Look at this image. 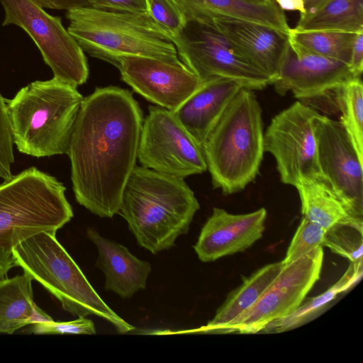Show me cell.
<instances>
[{
    "instance_id": "cell-36",
    "label": "cell",
    "mask_w": 363,
    "mask_h": 363,
    "mask_svg": "<svg viewBox=\"0 0 363 363\" xmlns=\"http://www.w3.org/2000/svg\"><path fill=\"white\" fill-rule=\"evenodd\" d=\"M17 267L12 250L0 247V281L7 278L9 271Z\"/></svg>"
},
{
    "instance_id": "cell-22",
    "label": "cell",
    "mask_w": 363,
    "mask_h": 363,
    "mask_svg": "<svg viewBox=\"0 0 363 363\" xmlns=\"http://www.w3.org/2000/svg\"><path fill=\"white\" fill-rule=\"evenodd\" d=\"M295 187L301 200L303 217L317 223L325 230L339 223L362 220L350 213L321 176L304 179Z\"/></svg>"
},
{
    "instance_id": "cell-26",
    "label": "cell",
    "mask_w": 363,
    "mask_h": 363,
    "mask_svg": "<svg viewBox=\"0 0 363 363\" xmlns=\"http://www.w3.org/2000/svg\"><path fill=\"white\" fill-rule=\"evenodd\" d=\"M340 111V122L363 160V85L356 77L333 90Z\"/></svg>"
},
{
    "instance_id": "cell-33",
    "label": "cell",
    "mask_w": 363,
    "mask_h": 363,
    "mask_svg": "<svg viewBox=\"0 0 363 363\" xmlns=\"http://www.w3.org/2000/svg\"><path fill=\"white\" fill-rule=\"evenodd\" d=\"M93 8L101 10L150 12L148 0H87Z\"/></svg>"
},
{
    "instance_id": "cell-34",
    "label": "cell",
    "mask_w": 363,
    "mask_h": 363,
    "mask_svg": "<svg viewBox=\"0 0 363 363\" xmlns=\"http://www.w3.org/2000/svg\"><path fill=\"white\" fill-rule=\"evenodd\" d=\"M349 65L357 77H361L363 71V31L356 34Z\"/></svg>"
},
{
    "instance_id": "cell-31",
    "label": "cell",
    "mask_w": 363,
    "mask_h": 363,
    "mask_svg": "<svg viewBox=\"0 0 363 363\" xmlns=\"http://www.w3.org/2000/svg\"><path fill=\"white\" fill-rule=\"evenodd\" d=\"M150 13L172 38L182 31L186 23L167 0H148Z\"/></svg>"
},
{
    "instance_id": "cell-25",
    "label": "cell",
    "mask_w": 363,
    "mask_h": 363,
    "mask_svg": "<svg viewBox=\"0 0 363 363\" xmlns=\"http://www.w3.org/2000/svg\"><path fill=\"white\" fill-rule=\"evenodd\" d=\"M362 274V260L351 262L344 275L322 294L301 303L291 314L269 324L264 330L281 332L293 328L312 318L336 298L338 294L352 286Z\"/></svg>"
},
{
    "instance_id": "cell-30",
    "label": "cell",
    "mask_w": 363,
    "mask_h": 363,
    "mask_svg": "<svg viewBox=\"0 0 363 363\" xmlns=\"http://www.w3.org/2000/svg\"><path fill=\"white\" fill-rule=\"evenodd\" d=\"M13 162V142L6 102L0 93V178L6 180L12 177Z\"/></svg>"
},
{
    "instance_id": "cell-8",
    "label": "cell",
    "mask_w": 363,
    "mask_h": 363,
    "mask_svg": "<svg viewBox=\"0 0 363 363\" xmlns=\"http://www.w3.org/2000/svg\"><path fill=\"white\" fill-rule=\"evenodd\" d=\"M172 41L179 60L201 82L225 77L252 91L271 84L269 79L250 63L212 21L187 22Z\"/></svg>"
},
{
    "instance_id": "cell-39",
    "label": "cell",
    "mask_w": 363,
    "mask_h": 363,
    "mask_svg": "<svg viewBox=\"0 0 363 363\" xmlns=\"http://www.w3.org/2000/svg\"><path fill=\"white\" fill-rule=\"evenodd\" d=\"M250 1H252V2H255V3H260V4H262V3H267L271 0H249Z\"/></svg>"
},
{
    "instance_id": "cell-15",
    "label": "cell",
    "mask_w": 363,
    "mask_h": 363,
    "mask_svg": "<svg viewBox=\"0 0 363 363\" xmlns=\"http://www.w3.org/2000/svg\"><path fill=\"white\" fill-rule=\"evenodd\" d=\"M349 65L308 51L289 40L277 77L272 82L281 96L291 91L299 99L323 96L356 78Z\"/></svg>"
},
{
    "instance_id": "cell-13",
    "label": "cell",
    "mask_w": 363,
    "mask_h": 363,
    "mask_svg": "<svg viewBox=\"0 0 363 363\" xmlns=\"http://www.w3.org/2000/svg\"><path fill=\"white\" fill-rule=\"evenodd\" d=\"M313 127L320 176L350 213L362 220L363 160L339 121L318 113Z\"/></svg>"
},
{
    "instance_id": "cell-6",
    "label": "cell",
    "mask_w": 363,
    "mask_h": 363,
    "mask_svg": "<svg viewBox=\"0 0 363 363\" xmlns=\"http://www.w3.org/2000/svg\"><path fill=\"white\" fill-rule=\"evenodd\" d=\"M12 252L17 267L57 298L65 311L78 317L98 315L110 322L119 333L134 329L96 292L55 234H35L13 247Z\"/></svg>"
},
{
    "instance_id": "cell-11",
    "label": "cell",
    "mask_w": 363,
    "mask_h": 363,
    "mask_svg": "<svg viewBox=\"0 0 363 363\" xmlns=\"http://www.w3.org/2000/svg\"><path fill=\"white\" fill-rule=\"evenodd\" d=\"M318 112L296 101L276 115L264 133V150L274 157L282 183L294 187L320 176L313 121Z\"/></svg>"
},
{
    "instance_id": "cell-19",
    "label": "cell",
    "mask_w": 363,
    "mask_h": 363,
    "mask_svg": "<svg viewBox=\"0 0 363 363\" xmlns=\"http://www.w3.org/2000/svg\"><path fill=\"white\" fill-rule=\"evenodd\" d=\"M242 86L225 77L203 82L172 113L189 133L203 144L223 112Z\"/></svg>"
},
{
    "instance_id": "cell-3",
    "label": "cell",
    "mask_w": 363,
    "mask_h": 363,
    "mask_svg": "<svg viewBox=\"0 0 363 363\" xmlns=\"http://www.w3.org/2000/svg\"><path fill=\"white\" fill-rule=\"evenodd\" d=\"M262 108L253 91L240 89L202 144L214 189L243 190L259 173L264 152Z\"/></svg>"
},
{
    "instance_id": "cell-28",
    "label": "cell",
    "mask_w": 363,
    "mask_h": 363,
    "mask_svg": "<svg viewBox=\"0 0 363 363\" xmlns=\"http://www.w3.org/2000/svg\"><path fill=\"white\" fill-rule=\"evenodd\" d=\"M362 220L334 225L326 230L324 246L350 262L362 260Z\"/></svg>"
},
{
    "instance_id": "cell-23",
    "label": "cell",
    "mask_w": 363,
    "mask_h": 363,
    "mask_svg": "<svg viewBox=\"0 0 363 363\" xmlns=\"http://www.w3.org/2000/svg\"><path fill=\"white\" fill-rule=\"evenodd\" d=\"M32 281L25 272L0 281V333L12 334L32 325L36 306Z\"/></svg>"
},
{
    "instance_id": "cell-20",
    "label": "cell",
    "mask_w": 363,
    "mask_h": 363,
    "mask_svg": "<svg viewBox=\"0 0 363 363\" xmlns=\"http://www.w3.org/2000/svg\"><path fill=\"white\" fill-rule=\"evenodd\" d=\"M87 236L97 247L96 267L105 274V289L122 298L131 297L146 287L151 264L133 255L125 246L104 238L94 229Z\"/></svg>"
},
{
    "instance_id": "cell-32",
    "label": "cell",
    "mask_w": 363,
    "mask_h": 363,
    "mask_svg": "<svg viewBox=\"0 0 363 363\" xmlns=\"http://www.w3.org/2000/svg\"><path fill=\"white\" fill-rule=\"evenodd\" d=\"M30 332L34 334H96V329L91 320L85 317L77 319L60 322L44 321L32 324Z\"/></svg>"
},
{
    "instance_id": "cell-2",
    "label": "cell",
    "mask_w": 363,
    "mask_h": 363,
    "mask_svg": "<svg viewBox=\"0 0 363 363\" xmlns=\"http://www.w3.org/2000/svg\"><path fill=\"white\" fill-rule=\"evenodd\" d=\"M199 208L184 178L135 166L125 185L118 213L138 245L157 254L187 233Z\"/></svg>"
},
{
    "instance_id": "cell-12",
    "label": "cell",
    "mask_w": 363,
    "mask_h": 363,
    "mask_svg": "<svg viewBox=\"0 0 363 363\" xmlns=\"http://www.w3.org/2000/svg\"><path fill=\"white\" fill-rule=\"evenodd\" d=\"M323 254V248L320 246L284 264L256 304L226 333H257L271 323L294 312L319 279Z\"/></svg>"
},
{
    "instance_id": "cell-5",
    "label": "cell",
    "mask_w": 363,
    "mask_h": 363,
    "mask_svg": "<svg viewBox=\"0 0 363 363\" xmlns=\"http://www.w3.org/2000/svg\"><path fill=\"white\" fill-rule=\"evenodd\" d=\"M68 32L84 52L117 67L128 56L179 60L169 34L150 12L84 6L67 11Z\"/></svg>"
},
{
    "instance_id": "cell-16",
    "label": "cell",
    "mask_w": 363,
    "mask_h": 363,
    "mask_svg": "<svg viewBox=\"0 0 363 363\" xmlns=\"http://www.w3.org/2000/svg\"><path fill=\"white\" fill-rule=\"evenodd\" d=\"M267 215L264 208L233 214L214 207L194 246L199 259L209 262L245 251L262 237Z\"/></svg>"
},
{
    "instance_id": "cell-7",
    "label": "cell",
    "mask_w": 363,
    "mask_h": 363,
    "mask_svg": "<svg viewBox=\"0 0 363 363\" xmlns=\"http://www.w3.org/2000/svg\"><path fill=\"white\" fill-rule=\"evenodd\" d=\"M66 188L35 167L0 184V247H13L41 232L56 234L73 217Z\"/></svg>"
},
{
    "instance_id": "cell-9",
    "label": "cell",
    "mask_w": 363,
    "mask_h": 363,
    "mask_svg": "<svg viewBox=\"0 0 363 363\" xmlns=\"http://www.w3.org/2000/svg\"><path fill=\"white\" fill-rule=\"evenodd\" d=\"M4 10L2 26L24 30L40 50L53 77L77 87L88 79L84 52L62 25L61 18L48 13L33 0H0Z\"/></svg>"
},
{
    "instance_id": "cell-18",
    "label": "cell",
    "mask_w": 363,
    "mask_h": 363,
    "mask_svg": "<svg viewBox=\"0 0 363 363\" xmlns=\"http://www.w3.org/2000/svg\"><path fill=\"white\" fill-rule=\"evenodd\" d=\"M189 21H208L216 18L251 22L289 34L286 15L271 0L255 3L249 0H167Z\"/></svg>"
},
{
    "instance_id": "cell-35",
    "label": "cell",
    "mask_w": 363,
    "mask_h": 363,
    "mask_svg": "<svg viewBox=\"0 0 363 363\" xmlns=\"http://www.w3.org/2000/svg\"><path fill=\"white\" fill-rule=\"evenodd\" d=\"M43 9L65 10L91 6L87 0H33Z\"/></svg>"
},
{
    "instance_id": "cell-29",
    "label": "cell",
    "mask_w": 363,
    "mask_h": 363,
    "mask_svg": "<svg viewBox=\"0 0 363 363\" xmlns=\"http://www.w3.org/2000/svg\"><path fill=\"white\" fill-rule=\"evenodd\" d=\"M325 232L317 223L302 217L282 260L284 264L299 259L316 247H324Z\"/></svg>"
},
{
    "instance_id": "cell-21",
    "label": "cell",
    "mask_w": 363,
    "mask_h": 363,
    "mask_svg": "<svg viewBox=\"0 0 363 363\" xmlns=\"http://www.w3.org/2000/svg\"><path fill=\"white\" fill-rule=\"evenodd\" d=\"M282 261L268 264L250 276L227 297L208 323L191 332L226 333L228 330L249 311L264 291L275 279L284 267Z\"/></svg>"
},
{
    "instance_id": "cell-14",
    "label": "cell",
    "mask_w": 363,
    "mask_h": 363,
    "mask_svg": "<svg viewBox=\"0 0 363 363\" xmlns=\"http://www.w3.org/2000/svg\"><path fill=\"white\" fill-rule=\"evenodd\" d=\"M121 79L138 94L171 111L201 86V82L180 60L128 56L116 67Z\"/></svg>"
},
{
    "instance_id": "cell-37",
    "label": "cell",
    "mask_w": 363,
    "mask_h": 363,
    "mask_svg": "<svg viewBox=\"0 0 363 363\" xmlns=\"http://www.w3.org/2000/svg\"><path fill=\"white\" fill-rule=\"evenodd\" d=\"M283 11H298L300 15L305 13L303 0H273Z\"/></svg>"
},
{
    "instance_id": "cell-10",
    "label": "cell",
    "mask_w": 363,
    "mask_h": 363,
    "mask_svg": "<svg viewBox=\"0 0 363 363\" xmlns=\"http://www.w3.org/2000/svg\"><path fill=\"white\" fill-rule=\"evenodd\" d=\"M143 119L138 159L142 167L185 178L207 170L202 145L172 112L150 106Z\"/></svg>"
},
{
    "instance_id": "cell-38",
    "label": "cell",
    "mask_w": 363,
    "mask_h": 363,
    "mask_svg": "<svg viewBox=\"0 0 363 363\" xmlns=\"http://www.w3.org/2000/svg\"><path fill=\"white\" fill-rule=\"evenodd\" d=\"M328 0H303L306 12L308 14L318 9Z\"/></svg>"
},
{
    "instance_id": "cell-24",
    "label": "cell",
    "mask_w": 363,
    "mask_h": 363,
    "mask_svg": "<svg viewBox=\"0 0 363 363\" xmlns=\"http://www.w3.org/2000/svg\"><path fill=\"white\" fill-rule=\"evenodd\" d=\"M294 29L363 31V0H328L313 12L300 15Z\"/></svg>"
},
{
    "instance_id": "cell-4",
    "label": "cell",
    "mask_w": 363,
    "mask_h": 363,
    "mask_svg": "<svg viewBox=\"0 0 363 363\" xmlns=\"http://www.w3.org/2000/svg\"><path fill=\"white\" fill-rule=\"evenodd\" d=\"M83 98L76 86L53 77L34 81L6 99L18 150L35 157L67 154Z\"/></svg>"
},
{
    "instance_id": "cell-17",
    "label": "cell",
    "mask_w": 363,
    "mask_h": 363,
    "mask_svg": "<svg viewBox=\"0 0 363 363\" xmlns=\"http://www.w3.org/2000/svg\"><path fill=\"white\" fill-rule=\"evenodd\" d=\"M212 22L254 67L269 79L272 84L289 47V34L247 21L216 18Z\"/></svg>"
},
{
    "instance_id": "cell-1",
    "label": "cell",
    "mask_w": 363,
    "mask_h": 363,
    "mask_svg": "<svg viewBox=\"0 0 363 363\" xmlns=\"http://www.w3.org/2000/svg\"><path fill=\"white\" fill-rule=\"evenodd\" d=\"M143 123L142 110L128 89L97 87L83 98L67 155L75 199L92 213H118L136 166Z\"/></svg>"
},
{
    "instance_id": "cell-27",
    "label": "cell",
    "mask_w": 363,
    "mask_h": 363,
    "mask_svg": "<svg viewBox=\"0 0 363 363\" xmlns=\"http://www.w3.org/2000/svg\"><path fill=\"white\" fill-rule=\"evenodd\" d=\"M356 34L336 30H296L290 28L289 37L291 41L308 51L350 65Z\"/></svg>"
}]
</instances>
